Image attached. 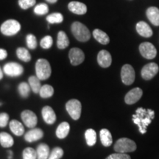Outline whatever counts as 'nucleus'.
Returning <instances> with one entry per match:
<instances>
[{
  "label": "nucleus",
  "mask_w": 159,
  "mask_h": 159,
  "mask_svg": "<svg viewBox=\"0 0 159 159\" xmlns=\"http://www.w3.org/2000/svg\"><path fill=\"white\" fill-rule=\"evenodd\" d=\"M158 71L159 67L156 63H150L143 67L141 71V75L143 79L150 80L158 74Z\"/></svg>",
  "instance_id": "nucleus-10"
},
{
  "label": "nucleus",
  "mask_w": 159,
  "mask_h": 159,
  "mask_svg": "<svg viewBox=\"0 0 159 159\" xmlns=\"http://www.w3.org/2000/svg\"><path fill=\"white\" fill-rule=\"evenodd\" d=\"M3 78V71L2 70L1 67H0V80H2Z\"/></svg>",
  "instance_id": "nucleus-42"
},
{
  "label": "nucleus",
  "mask_w": 159,
  "mask_h": 159,
  "mask_svg": "<svg viewBox=\"0 0 159 159\" xmlns=\"http://www.w3.org/2000/svg\"><path fill=\"white\" fill-rule=\"evenodd\" d=\"M69 130H70V125L68 122H63L61 123L56 129V136L58 139H63L69 135Z\"/></svg>",
  "instance_id": "nucleus-21"
},
{
  "label": "nucleus",
  "mask_w": 159,
  "mask_h": 159,
  "mask_svg": "<svg viewBox=\"0 0 159 159\" xmlns=\"http://www.w3.org/2000/svg\"><path fill=\"white\" fill-rule=\"evenodd\" d=\"M47 1L49 3H55L57 1V0H47Z\"/></svg>",
  "instance_id": "nucleus-43"
},
{
  "label": "nucleus",
  "mask_w": 159,
  "mask_h": 159,
  "mask_svg": "<svg viewBox=\"0 0 159 159\" xmlns=\"http://www.w3.org/2000/svg\"><path fill=\"white\" fill-rule=\"evenodd\" d=\"M1 32L3 35L11 36L17 34L21 30V25L16 20L9 19L5 21L1 26Z\"/></svg>",
  "instance_id": "nucleus-5"
},
{
  "label": "nucleus",
  "mask_w": 159,
  "mask_h": 159,
  "mask_svg": "<svg viewBox=\"0 0 159 159\" xmlns=\"http://www.w3.org/2000/svg\"><path fill=\"white\" fill-rule=\"evenodd\" d=\"M97 62L102 68H108L112 63V57L107 50H101L97 55Z\"/></svg>",
  "instance_id": "nucleus-14"
},
{
  "label": "nucleus",
  "mask_w": 159,
  "mask_h": 159,
  "mask_svg": "<svg viewBox=\"0 0 159 159\" xmlns=\"http://www.w3.org/2000/svg\"><path fill=\"white\" fill-rule=\"evenodd\" d=\"M105 159H131L130 156L126 153H120V152H116V153L111 154L107 157Z\"/></svg>",
  "instance_id": "nucleus-39"
},
{
  "label": "nucleus",
  "mask_w": 159,
  "mask_h": 159,
  "mask_svg": "<svg viewBox=\"0 0 159 159\" xmlns=\"http://www.w3.org/2000/svg\"><path fill=\"white\" fill-rule=\"evenodd\" d=\"M54 94V89L49 85H43L41 86V90L39 91V94L42 98H49Z\"/></svg>",
  "instance_id": "nucleus-29"
},
{
  "label": "nucleus",
  "mask_w": 159,
  "mask_h": 159,
  "mask_svg": "<svg viewBox=\"0 0 159 159\" xmlns=\"http://www.w3.org/2000/svg\"><path fill=\"white\" fill-rule=\"evenodd\" d=\"M71 33L75 39L78 40L81 42H85L88 41L91 38V33L83 24L79 22V21H75L71 25Z\"/></svg>",
  "instance_id": "nucleus-2"
},
{
  "label": "nucleus",
  "mask_w": 159,
  "mask_h": 159,
  "mask_svg": "<svg viewBox=\"0 0 159 159\" xmlns=\"http://www.w3.org/2000/svg\"><path fill=\"white\" fill-rule=\"evenodd\" d=\"M141 55L146 59H153L157 55V50L155 46L150 42H144L139 46Z\"/></svg>",
  "instance_id": "nucleus-9"
},
{
  "label": "nucleus",
  "mask_w": 159,
  "mask_h": 159,
  "mask_svg": "<svg viewBox=\"0 0 159 159\" xmlns=\"http://www.w3.org/2000/svg\"><path fill=\"white\" fill-rule=\"evenodd\" d=\"M68 7L69 11L77 15H83L87 12L86 5L80 2H71Z\"/></svg>",
  "instance_id": "nucleus-17"
},
{
  "label": "nucleus",
  "mask_w": 159,
  "mask_h": 159,
  "mask_svg": "<svg viewBox=\"0 0 159 159\" xmlns=\"http://www.w3.org/2000/svg\"><path fill=\"white\" fill-rule=\"evenodd\" d=\"M135 71L133 66L130 64H125L121 70V78L124 84L130 85L135 81Z\"/></svg>",
  "instance_id": "nucleus-7"
},
{
  "label": "nucleus",
  "mask_w": 159,
  "mask_h": 159,
  "mask_svg": "<svg viewBox=\"0 0 159 159\" xmlns=\"http://www.w3.org/2000/svg\"><path fill=\"white\" fill-rule=\"evenodd\" d=\"M53 40L50 35H47L41 40L40 45L43 49H49L52 46Z\"/></svg>",
  "instance_id": "nucleus-37"
},
{
  "label": "nucleus",
  "mask_w": 159,
  "mask_h": 159,
  "mask_svg": "<svg viewBox=\"0 0 159 159\" xmlns=\"http://www.w3.org/2000/svg\"><path fill=\"white\" fill-rule=\"evenodd\" d=\"M69 45V40L63 31H60L57 34V46L60 49H66Z\"/></svg>",
  "instance_id": "nucleus-26"
},
{
  "label": "nucleus",
  "mask_w": 159,
  "mask_h": 159,
  "mask_svg": "<svg viewBox=\"0 0 159 159\" xmlns=\"http://www.w3.org/2000/svg\"><path fill=\"white\" fill-rule=\"evenodd\" d=\"M18 89H19V92L20 95H21V97H24V98H27L29 96L30 92L31 90L30 85L25 82L20 83Z\"/></svg>",
  "instance_id": "nucleus-31"
},
{
  "label": "nucleus",
  "mask_w": 159,
  "mask_h": 159,
  "mask_svg": "<svg viewBox=\"0 0 159 159\" xmlns=\"http://www.w3.org/2000/svg\"><path fill=\"white\" fill-rule=\"evenodd\" d=\"M43 136V132L41 129L33 128L30 130L27 131L25 136V139L27 142H36L39 139H42Z\"/></svg>",
  "instance_id": "nucleus-16"
},
{
  "label": "nucleus",
  "mask_w": 159,
  "mask_h": 159,
  "mask_svg": "<svg viewBox=\"0 0 159 159\" xmlns=\"http://www.w3.org/2000/svg\"><path fill=\"white\" fill-rule=\"evenodd\" d=\"M69 57L70 59L71 64L77 66L82 63L85 60L84 52L79 48H72L69 51Z\"/></svg>",
  "instance_id": "nucleus-12"
},
{
  "label": "nucleus",
  "mask_w": 159,
  "mask_h": 159,
  "mask_svg": "<svg viewBox=\"0 0 159 159\" xmlns=\"http://www.w3.org/2000/svg\"><path fill=\"white\" fill-rule=\"evenodd\" d=\"M26 41H27V45L29 49H35L37 47V39L34 35H27V38H26Z\"/></svg>",
  "instance_id": "nucleus-35"
},
{
  "label": "nucleus",
  "mask_w": 159,
  "mask_h": 159,
  "mask_svg": "<svg viewBox=\"0 0 159 159\" xmlns=\"http://www.w3.org/2000/svg\"><path fill=\"white\" fill-rule=\"evenodd\" d=\"M136 144L133 140L128 138H122L116 141L114 149L116 152L128 153V152H134L136 150Z\"/></svg>",
  "instance_id": "nucleus-4"
},
{
  "label": "nucleus",
  "mask_w": 159,
  "mask_h": 159,
  "mask_svg": "<svg viewBox=\"0 0 159 159\" xmlns=\"http://www.w3.org/2000/svg\"><path fill=\"white\" fill-rule=\"evenodd\" d=\"M29 85L30 86L31 90L35 94L39 93L41 90V80H40L37 76H30L28 80Z\"/></svg>",
  "instance_id": "nucleus-27"
},
{
  "label": "nucleus",
  "mask_w": 159,
  "mask_h": 159,
  "mask_svg": "<svg viewBox=\"0 0 159 159\" xmlns=\"http://www.w3.org/2000/svg\"><path fill=\"white\" fill-rule=\"evenodd\" d=\"M37 159H48L49 154V148L47 144H41L38 146L37 150Z\"/></svg>",
  "instance_id": "nucleus-25"
},
{
  "label": "nucleus",
  "mask_w": 159,
  "mask_h": 159,
  "mask_svg": "<svg viewBox=\"0 0 159 159\" xmlns=\"http://www.w3.org/2000/svg\"><path fill=\"white\" fill-rule=\"evenodd\" d=\"M99 136H100V140L103 146L110 147L112 144V136L108 129H102L99 133Z\"/></svg>",
  "instance_id": "nucleus-23"
},
{
  "label": "nucleus",
  "mask_w": 159,
  "mask_h": 159,
  "mask_svg": "<svg viewBox=\"0 0 159 159\" xmlns=\"http://www.w3.org/2000/svg\"><path fill=\"white\" fill-rule=\"evenodd\" d=\"M63 149L61 148H55L52 150L51 153L49 154V156L48 159H61L63 156Z\"/></svg>",
  "instance_id": "nucleus-36"
},
{
  "label": "nucleus",
  "mask_w": 159,
  "mask_h": 159,
  "mask_svg": "<svg viewBox=\"0 0 159 159\" xmlns=\"http://www.w3.org/2000/svg\"><path fill=\"white\" fill-rule=\"evenodd\" d=\"M35 0H19V5L21 8L26 10L35 5Z\"/></svg>",
  "instance_id": "nucleus-38"
},
{
  "label": "nucleus",
  "mask_w": 159,
  "mask_h": 159,
  "mask_svg": "<svg viewBox=\"0 0 159 159\" xmlns=\"http://www.w3.org/2000/svg\"><path fill=\"white\" fill-rule=\"evenodd\" d=\"M66 109L71 118L74 120H77L80 117L82 105L80 102L76 99H70L66 104Z\"/></svg>",
  "instance_id": "nucleus-6"
},
{
  "label": "nucleus",
  "mask_w": 159,
  "mask_h": 159,
  "mask_svg": "<svg viewBox=\"0 0 159 159\" xmlns=\"http://www.w3.org/2000/svg\"><path fill=\"white\" fill-rule=\"evenodd\" d=\"M42 117L44 122L48 125L54 124L56 121V115L53 109L49 106L43 107L41 111Z\"/></svg>",
  "instance_id": "nucleus-15"
},
{
  "label": "nucleus",
  "mask_w": 159,
  "mask_h": 159,
  "mask_svg": "<svg viewBox=\"0 0 159 159\" xmlns=\"http://www.w3.org/2000/svg\"><path fill=\"white\" fill-rule=\"evenodd\" d=\"M136 31L139 35L145 38H150L153 34L151 27L144 21H139L137 23Z\"/></svg>",
  "instance_id": "nucleus-18"
},
{
  "label": "nucleus",
  "mask_w": 159,
  "mask_h": 159,
  "mask_svg": "<svg viewBox=\"0 0 159 159\" xmlns=\"http://www.w3.org/2000/svg\"><path fill=\"white\" fill-rule=\"evenodd\" d=\"M49 11V7L47 4L41 3L36 5L34 8V12L35 14L37 15H44L47 14Z\"/></svg>",
  "instance_id": "nucleus-34"
},
{
  "label": "nucleus",
  "mask_w": 159,
  "mask_h": 159,
  "mask_svg": "<svg viewBox=\"0 0 159 159\" xmlns=\"http://www.w3.org/2000/svg\"><path fill=\"white\" fill-rule=\"evenodd\" d=\"M154 117V111L141 107L136 111V114L133 115V122L139 127L141 134H144L147 132L148 125L152 122Z\"/></svg>",
  "instance_id": "nucleus-1"
},
{
  "label": "nucleus",
  "mask_w": 159,
  "mask_h": 159,
  "mask_svg": "<svg viewBox=\"0 0 159 159\" xmlns=\"http://www.w3.org/2000/svg\"><path fill=\"white\" fill-rule=\"evenodd\" d=\"M7 56V52L5 49H0V60H4L5 59Z\"/></svg>",
  "instance_id": "nucleus-41"
},
{
  "label": "nucleus",
  "mask_w": 159,
  "mask_h": 159,
  "mask_svg": "<svg viewBox=\"0 0 159 159\" xmlns=\"http://www.w3.org/2000/svg\"><path fill=\"white\" fill-rule=\"evenodd\" d=\"M47 21L50 24H59L63 22V16L60 13H52L47 17Z\"/></svg>",
  "instance_id": "nucleus-32"
},
{
  "label": "nucleus",
  "mask_w": 159,
  "mask_h": 159,
  "mask_svg": "<svg viewBox=\"0 0 159 159\" xmlns=\"http://www.w3.org/2000/svg\"><path fill=\"white\" fill-rule=\"evenodd\" d=\"M21 117L24 124L27 128H34L36 126L38 122V118L35 114L30 110L24 111L21 114Z\"/></svg>",
  "instance_id": "nucleus-11"
},
{
  "label": "nucleus",
  "mask_w": 159,
  "mask_h": 159,
  "mask_svg": "<svg viewBox=\"0 0 159 159\" xmlns=\"http://www.w3.org/2000/svg\"><path fill=\"white\" fill-rule=\"evenodd\" d=\"M143 91L140 88H135L130 90L125 95V102L128 105H133L142 98Z\"/></svg>",
  "instance_id": "nucleus-13"
},
{
  "label": "nucleus",
  "mask_w": 159,
  "mask_h": 159,
  "mask_svg": "<svg viewBox=\"0 0 159 159\" xmlns=\"http://www.w3.org/2000/svg\"><path fill=\"white\" fill-rule=\"evenodd\" d=\"M35 73L41 80L48 79L52 74L51 66L49 61L43 58L38 60L35 63Z\"/></svg>",
  "instance_id": "nucleus-3"
},
{
  "label": "nucleus",
  "mask_w": 159,
  "mask_h": 159,
  "mask_svg": "<svg viewBox=\"0 0 159 159\" xmlns=\"http://www.w3.org/2000/svg\"><path fill=\"white\" fill-rule=\"evenodd\" d=\"M9 122V116L7 113L0 114V128H5Z\"/></svg>",
  "instance_id": "nucleus-40"
},
{
  "label": "nucleus",
  "mask_w": 159,
  "mask_h": 159,
  "mask_svg": "<svg viewBox=\"0 0 159 159\" xmlns=\"http://www.w3.org/2000/svg\"><path fill=\"white\" fill-rule=\"evenodd\" d=\"M85 138L87 144L89 147H92L97 142V134L93 129H88L85 133Z\"/></svg>",
  "instance_id": "nucleus-28"
},
{
  "label": "nucleus",
  "mask_w": 159,
  "mask_h": 159,
  "mask_svg": "<svg viewBox=\"0 0 159 159\" xmlns=\"http://www.w3.org/2000/svg\"><path fill=\"white\" fill-rule=\"evenodd\" d=\"M23 159H37V152L32 148H27L23 151Z\"/></svg>",
  "instance_id": "nucleus-33"
},
{
  "label": "nucleus",
  "mask_w": 159,
  "mask_h": 159,
  "mask_svg": "<svg viewBox=\"0 0 159 159\" xmlns=\"http://www.w3.org/2000/svg\"><path fill=\"white\" fill-rule=\"evenodd\" d=\"M147 16L152 25L159 26V9L156 7H150L147 10Z\"/></svg>",
  "instance_id": "nucleus-19"
},
{
  "label": "nucleus",
  "mask_w": 159,
  "mask_h": 159,
  "mask_svg": "<svg viewBox=\"0 0 159 159\" xmlns=\"http://www.w3.org/2000/svg\"><path fill=\"white\" fill-rule=\"evenodd\" d=\"M17 57L20 60L25 61V62H29L31 60V55L30 54L29 51L24 47H19L16 50Z\"/></svg>",
  "instance_id": "nucleus-30"
},
{
  "label": "nucleus",
  "mask_w": 159,
  "mask_h": 159,
  "mask_svg": "<svg viewBox=\"0 0 159 159\" xmlns=\"http://www.w3.org/2000/svg\"><path fill=\"white\" fill-rule=\"evenodd\" d=\"M0 144L5 148H11L14 144L13 137L7 133H0Z\"/></svg>",
  "instance_id": "nucleus-24"
},
{
  "label": "nucleus",
  "mask_w": 159,
  "mask_h": 159,
  "mask_svg": "<svg viewBox=\"0 0 159 159\" xmlns=\"http://www.w3.org/2000/svg\"><path fill=\"white\" fill-rule=\"evenodd\" d=\"M3 71L7 76L15 77L21 76L24 72L22 66L15 62L7 63L4 66Z\"/></svg>",
  "instance_id": "nucleus-8"
},
{
  "label": "nucleus",
  "mask_w": 159,
  "mask_h": 159,
  "mask_svg": "<svg viewBox=\"0 0 159 159\" xmlns=\"http://www.w3.org/2000/svg\"><path fill=\"white\" fill-rule=\"evenodd\" d=\"M93 35H94V39L101 44L106 45L110 42V39H109L108 35L101 30L95 29L93 31Z\"/></svg>",
  "instance_id": "nucleus-22"
},
{
  "label": "nucleus",
  "mask_w": 159,
  "mask_h": 159,
  "mask_svg": "<svg viewBox=\"0 0 159 159\" xmlns=\"http://www.w3.org/2000/svg\"><path fill=\"white\" fill-rule=\"evenodd\" d=\"M9 126L12 133L16 135V136H21L25 133V128H24L23 125L20 122H19V121L13 119V120L10 122Z\"/></svg>",
  "instance_id": "nucleus-20"
}]
</instances>
